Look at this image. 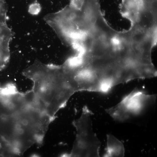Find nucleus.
Instances as JSON below:
<instances>
[{
	"instance_id": "obj_4",
	"label": "nucleus",
	"mask_w": 157,
	"mask_h": 157,
	"mask_svg": "<svg viewBox=\"0 0 157 157\" xmlns=\"http://www.w3.org/2000/svg\"><path fill=\"white\" fill-rule=\"evenodd\" d=\"M86 0H70L69 6L76 10H81L83 8Z\"/></svg>"
},
{
	"instance_id": "obj_6",
	"label": "nucleus",
	"mask_w": 157,
	"mask_h": 157,
	"mask_svg": "<svg viewBox=\"0 0 157 157\" xmlns=\"http://www.w3.org/2000/svg\"><path fill=\"white\" fill-rule=\"evenodd\" d=\"M8 62L7 60L0 54V71L5 67Z\"/></svg>"
},
{
	"instance_id": "obj_3",
	"label": "nucleus",
	"mask_w": 157,
	"mask_h": 157,
	"mask_svg": "<svg viewBox=\"0 0 157 157\" xmlns=\"http://www.w3.org/2000/svg\"><path fill=\"white\" fill-rule=\"evenodd\" d=\"M107 147L104 157H123L124 148L123 143L111 134L107 135Z\"/></svg>"
},
{
	"instance_id": "obj_5",
	"label": "nucleus",
	"mask_w": 157,
	"mask_h": 157,
	"mask_svg": "<svg viewBox=\"0 0 157 157\" xmlns=\"http://www.w3.org/2000/svg\"><path fill=\"white\" fill-rule=\"evenodd\" d=\"M41 6L38 3H35L30 5L29 10L31 13L35 14L39 13L41 10Z\"/></svg>"
},
{
	"instance_id": "obj_2",
	"label": "nucleus",
	"mask_w": 157,
	"mask_h": 157,
	"mask_svg": "<svg viewBox=\"0 0 157 157\" xmlns=\"http://www.w3.org/2000/svg\"><path fill=\"white\" fill-rule=\"evenodd\" d=\"M156 99V95L147 94L136 88L118 104L106 111L114 120L123 122L139 115L147 106L153 104Z\"/></svg>"
},
{
	"instance_id": "obj_7",
	"label": "nucleus",
	"mask_w": 157,
	"mask_h": 157,
	"mask_svg": "<svg viewBox=\"0 0 157 157\" xmlns=\"http://www.w3.org/2000/svg\"><path fill=\"white\" fill-rule=\"evenodd\" d=\"M14 156V154H13V155H10V156Z\"/></svg>"
},
{
	"instance_id": "obj_1",
	"label": "nucleus",
	"mask_w": 157,
	"mask_h": 157,
	"mask_svg": "<svg viewBox=\"0 0 157 157\" xmlns=\"http://www.w3.org/2000/svg\"><path fill=\"white\" fill-rule=\"evenodd\" d=\"M93 113L86 106L83 107L81 116L72 123L76 131V139L69 153L61 157H99L101 142L94 132L91 116Z\"/></svg>"
}]
</instances>
